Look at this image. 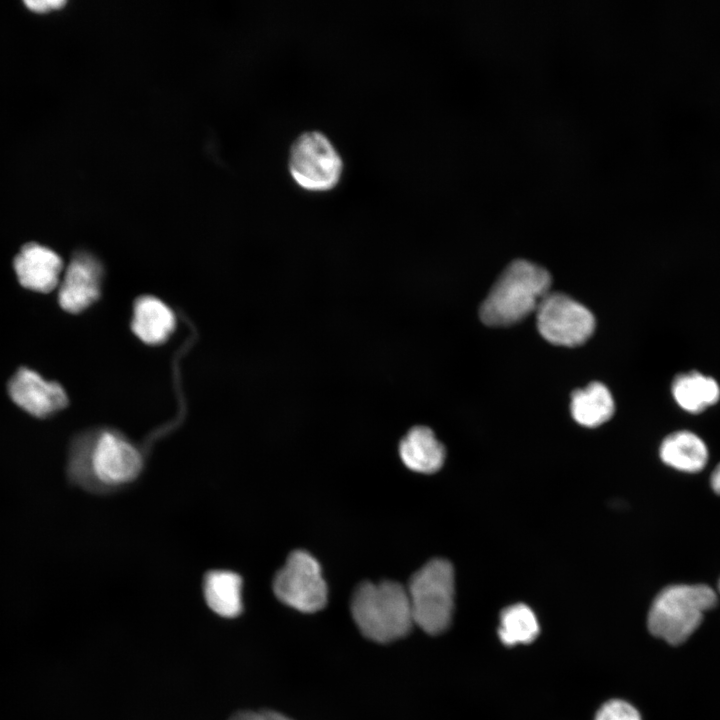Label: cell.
Masks as SVG:
<instances>
[{
  "instance_id": "1",
  "label": "cell",
  "mask_w": 720,
  "mask_h": 720,
  "mask_svg": "<svg viewBox=\"0 0 720 720\" xmlns=\"http://www.w3.org/2000/svg\"><path fill=\"white\" fill-rule=\"evenodd\" d=\"M145 465L143 451L122 432L99 428L81 432L70 441L66 476L74 486L107 493L133 483Z\"/></svg>"
},
{
  "instance_id": "2",
  "label": "cell",
  "mask_w": 720,
  "mask_h": 720,
  "mask_svg": "<svg viewBox=\"0 0 720 720\" xmlns=\"http://www.w3.org/2000/svg\"><path fill=\"white\" fill-rule=\"evenodd\" d=\"M551 276L527 260H515L501 273L482 302L479 315L489 326H507L536 312L550 292Z\"/></svg>"
},
{
  "instance_id": "3",
  "label": "cell",
  "mask_w": 720,
  "mask_h": 720,
  "mask_svg": "<svg viewBox=\"0 0 720 720\" xmlns=\"http://www.w3.org/2000/svg\"><path fill=\"white\" fill-rule=\"evenodd\" d=\"M351 613L362 634L379 643L405 636L414 625L406 587L391 580L359 584Z\"/></svg>"
},
{
  "instance_id": "4",
  "label": "cell",
  "mask_w": 720,
  "mask_h": 720,
  "mask_svg": "<svg viewBox=\"0 0 720 720\" xmlns=\"http://www.w3.org/2000/svg\"><path fill=\"white\" fill-rule=\"evenodd\" d=\"M717 600L715 591L705 584L670 585L655 597L648 628L669 644H680L694 633Z\"/></svg>"
},
{
  "instance_id": "5",
  "label": "cell",
  "mask_w": 720,
  "mask_h": 720,
  "mask_svg": "<svg viewBox=\"0 0 720 720\" xmlns=\"http://www.w3.org/2000/svg\"><path fill=\"white\" fill-rule=\"evenodd\" d=\"M414 624L435 635L447 629L454 608V571L442 558L428 561L406 587Z\"/></svg>"
},
{
  "instance_id": "6",
  "label": "cell",
  "mask_w": 720,
  "mask_h": 720,
  "mask_svg": "<svg viewBox=\"0 0 720 720\" xmlns=\"http://www.w3.org/2000/svg\"><path fill=\"white\" fill-rule=\"evenodd\" d=\"M289 172L295 183L307 191L333 189L343 174V159L322 132L309 130L292 142L288 156Z\"/></svg>"
},
{
  "instance_id": "7",
  "label": "cell",
  "mask_w": 720,
  "mask_h": 720,
  "mask_svg": "<svg viewBox=\"0 0 720 720\" xmlns=\"http://www.w3.org/2000/svg\"><path fill=\"white\" fill-rule=\"evenodd\" d=\"M273 591L281 602L305 613L319 611L327 602V585L321 567L303 550L288 556L274 577Z\"/></svg>"
},
{
  "instance_id": "8",
  "label": "cell",
  "mask_w": 720,
  "mask_h": 720,
  "mask_svg": "<svg viewBox=\"0 0 720 720\" xmlns=\"http://www.w3.org/2000/svg\"><path fill=\"white\" fill-rule=\"evenodd\" d=\"M537 327L548 342L566 347L585 343L595 329V318L584 305L560 292H549L537 310Z\"/></svg>"
},
{
  "instance_id": "9",
  "label": "cell",
  "mask_w": 720,
  "mask_h": 720,
  "mask_svg": "<svg viewBox=\"0 0 720 720\" xmlns=\"http://www.w3.org/2000/svg\"><path fill=\"white\" fill-rule=\"evenodd\" d=\"M8 394L19 408L38 419L54 416L68 405V396L59 383L46 380L28 368H21L13 375Z\"/></svg>"
},
{
  "instance_id": "10",
  "label": "cell",
  "mask_w": 720,
  "mask_h": 720,
  "mask_svg": "<svg viewBox=\"0 0 720 720\" xmlns=\"http://www.w3.org/2000/svg\"><path fill=\"white\" fill-rule=\"evenodd\" d=\"M102 267L88 253L75 255L67 266L59 286L58 301L69 313H79L100 296Z\"/></svg>"
},
{
  "instance_id": "11",
  "label": "cell",
  "mask_w": 720,
  "mask_h": 720,
  "mask_svg": "<svg viewBox=\"0 0 720 720\" xmlns=\"http://www.w3.org/2000/svg\"><path fill=\"white\" fill-rule=\"evenodd\" d=\"M14 269L20 284L30 290L48 293L60 283L63 262L48 247L37 243L24 245L14 259Z\"/></svg>"
},
{
  "instance_id": "12",
  "label": "cell",
  "mask_w": 720,
  "mask_h": 720,
  "mask_svg": "<svg viewBox=\"0 0 720 720\" xmlns=\"http://www.w3.org/2000/svg\"><path fill=\"white\" fill-rule=\"evenodd\" d=\"M399 454L410 470L431 474L442 467L445 448L430 428L415 426L400 441Z\"/></svg>"
},
{
  "instance_id": "13",
  "label": "cell",
  "mask_w": 720,
  "mask_h": 720,
  "mask_svg": "<svg viewBox=\"0 0 720 720\" xmlns=\"http://www.w3.org/2000/svg\"><path fill=\"white\" fill-rule=\"evenodd\" d=\"M176 318L173 311L154 296H142L134 305L132 330L143 342L157 345L173 333Z\"/></svg>"
},
{
  "instance_id": "14",
  "label": "cell",
  "mask_w": 720,
  "mask_h": 720,
  "mask_svg": "<svg viewBox=\"0 0 720 720\" xmlns=\"http://www.w3.org/2000/svg\"><path fill=\"white\" fill-rule=\"evenodd\" d=\"M242 587L241 575L231 570H210L203 578L205 601L221 617L233 618L242 612Z\"/></svg>"
},
{
  "instance_id": "15",
  "label": "cell",
  "mask_w": 720,
  "mask_h": 720,
  "mask_svg": "<svg viewBox=\"0 0 720 720\" xmlns=\"http://www.w3.org/2000/svg\"><path fill=\"white\" fill-rule=\"evenodd\" d=\"M659 453L664 463L684 472H698L708 460L705 443L690 431H677L667 436Z\"/></svg>"
},
{
  "instance_id": "16",
  "label": "cell",
  "mask_w": 720,
  "mask_h": 720,
  "mask_svg": "<svg viewBox=\"0 0 720 720\" xmlns=\"http://www.w3.org/2000/svg\"><path fill=\"white\" fill-rule=\"evenodd\" d=\"M614 401L609 389L600 382H592L573 392L571 413L575 421L595 427L609 420L614 413Z\"/></svg>"
},
{
  "instance_id": "17",
  "label": "cell",
  "mask_w": 720,
  "mask_h": 720,
  "mask_svg": "<svg viewBox=\"0 0 720 720\" xmlns=\"http://www.w3.org/2000/svg\"><path fill=\"white\" fill-rule=\"evenodd\" d=\"M672 394L682 409L699 413L718 401L720 387L713 378L693 371L674 379Z\"/></svg>"
},
{
  "instance_id": "18",
  "label": "cell",
  "mask_w": 720,
  "mask_h": 720,
  "mask_svg": "<svg viewBox=\"0 0 720 720\" xmlns=\"http://www.w3.org/2000/svg\"><path fill=\"white\" fill-rule=\"evenodd\" d=\"M539 633L534 612L525 604L518 603L505 608L500 615L498 634L507 646L532 642Z\"/></svg>"
},
{
  "instance_id": "19",
  "label": "cell",
  "mask_w": 720,
  "mask_h": 720,
  "mask_svg": "<svg viewBox=\"0 0 720 720\" xmlns=\"http://www.w3.org/2000/svg\"><path fill=\"white\" fill-rule=\"evenodd\" d=\"M595 720H641V716L631 704L615 699L602 705Z\"/></svg>"
},
{
  "instance_id": "20",
  "label": "cell",
  "mask_w": 720,
  "mask_h": 720,
  "mask_svg": "<svg viewBox=\"0 0 720 720\" xmlns=\"http://www.w3.org/2000/svg\"><path fill=\"white\" fill-rule=\"evenodd\" d=\"M230 720H292L288 718L287 716L271 711V710H262V711H241L236 714H234Z\"/></svg>"
},
{
  "instance_id": "21",
  "label": "cell",
  "mask_w": 720,
  "mask_h": 720,
  "mask_svg": "<svg viewBox=\"0 0 720 720\" xmlns=\"http://www.w3.org/2000/svg\"><path fill=\"white\" fill-rule=\"evenodd\" d=\"M66 4L62 0H29L25 5L33 12L47 13L62 8Z\"/></svg>"
},
{
  "instance_id": "22",
  "label": "cell",
  "mask_w": 720,
  "mask_h": 720,
  "mask_svg": "<svg viewBox=\"0 0 720 720\" xmlns=\"http://www.w3.org/2000/svg\"><path fill=\"white\" fill-rule=\"evenodd\" d=\"M710 483L712 489L717 493L720 494V463L716 466L714 471L711 474Z\"/></svg>"
},
{
  "instance_id": "23",
  "label": "cell",
  "mask_w": 720,
  "mask_h": 720,
  "mask_svg": "<svg viewBox=\"0 0 720 720\" xmlns=\"http://www.w3.org/2000/svg\"><path fill=\"white\" fill-rule=\"evenodd\" d=\"M718 588H719V591H720V580H719Z\"/></svg>"
}]
</instances>
